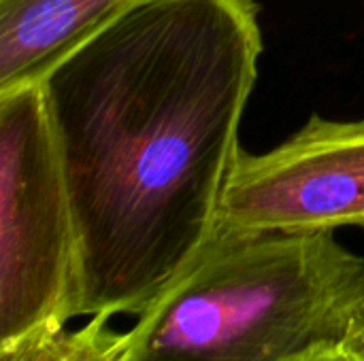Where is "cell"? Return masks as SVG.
<instances>
[{"instance_id":"1","label":"cell","mask_w":364,"mask_h":361,"mask_svg":"<svg viewBox=\"0 0 364 361\" xmlns=\"http://www.w3.org/2000/svg\"><path fill=\"white\" fill-rule=\"evenodd\" d=\"M254 0H141L41 81L79 245L75 317L141 315L205 249L258 79Z\"/></svg>"},{"instance_id":"2","label":"cell","mask_w":364,"mask_h":361,"mask_svg":"<svg viewBox=\"0 0 364 361\" xmlns=\"http://www.w3.org/2000/svg\"><path fill=\"white\" fill-rule=\"evenodd\" d=\"M364 257L333 230L215 232L124 334L122 361H292L346 345Z\"/></svg>"},{"instance_id":"3","label":"cell","mask_w":364,"mask_h":361,"mask_svg":"<svg viewBox=\"0 0 364 361\" xmlns=\"http://www.w3.org/2000/svg\"><path fill=\"white\" fill-rule=\"evenodd\" d=\"M75 213L43 85L0 94V347L75 319Z\"/></svg>"},{"instance_id":"4","label":"cell","mask_w":364,"mask_h":361,"mask_svg":"<svg viewBox=\"0 0 364 361\" xmlns=\"http://www.w3.org/2000/svg\"><path fill=\"white\" fill-rule=\"evenodd\" d=\"M346 226H364V119L314 115L271 151H239L215 232H335Z\"/></svg>"},{"instance_id":"5","label":"cell","mask_w":364,"mask_h":361,"mask_svg":"<svg viewBox=\"0 0 364 361\" xmlns=\"http://www.w3.org/2000/svg\"><path fill=\"white\" fill-rule=\"evenodd\" d=\"M141 0H0V94L41 83Z\"/></svg>"},{"instance_id":"6","label":"cell","mask_w":364,"mask_h":361,"mask_svg":"<svg viewBox=\"0 0 364 361\" xmlns=\"http://www.w3.org/2000/svg\"><path fill=\"white\" fill-rule=\"evenodd\" d=\"M124 334L109 328V317H90L79 330L41 328L0 347V361H119Z\"/></svg>"},{"instance_id":"7","label":"cell","mask_w":364,"mask_h":361,"mask_svg":"<svg viewBox=\"0 0 364 361\" xmlns=\"http://www.w3.org/2000/svg\"><path fill=\"white\" fill-rule=\"evenodd\" d=\"M292 361H363L356 353H352L346 345H337V347H324L311 353H305L301 357Z\"/></svg>"},{"instance_id":"8","label":"cell","mask_w":364,"mask_h":361,"mask_svg":"<svg viewBox=\"0 0 364 361\" xmlns=\"http://www.w3.org/2000/svg\"><path fill=\"white\" fill-rule=\"evenodd\" d=\"M346 347L364 361V304L360 306V311L356 313V319H354L352 330L348 334Z\"/></svg>"},{"instance_id":"9","label":"cell","mask_w":364,"mask_h":361,"mask_svg":"<svg viewBox=\"0 0 364 361\" xmlns=\"http://www.w3.org/2000/svg\"><path fill=\"white\" fill-rule=\"evenodd\" d=\"M119 357H122V355H119ZM119 361H122V360H119Z\"/></svg>"}]
</instances>
